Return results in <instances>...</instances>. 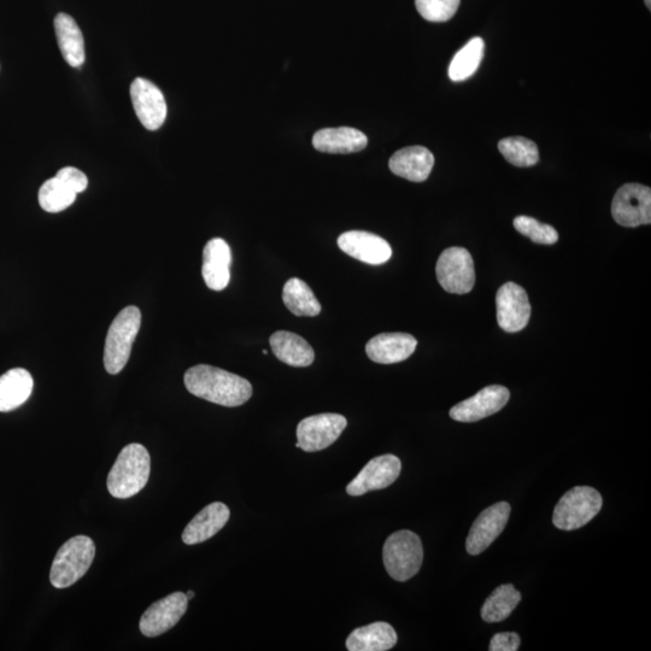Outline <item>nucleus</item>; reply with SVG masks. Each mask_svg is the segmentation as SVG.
Returning <instances> with one entry per match:
<instances>
[{"label": "nucleus", "instance_id": "nucleus-30", "mask_svg": "<svg viewBox=\"0 0 651 651\" xmlns=\"http://www.w3.org/2000/svg\"><path fill=\"white\" fill-rule=\"evenodd\" d=\"M76 193L58 178L45 181L40 187L39 204L48 213H60L75 202Z\"/></svg>", "mask_w": 651, "mask_h": 651}, {"label": "nucleus", "instance_id": "nucleus-13", "mask_svg": "<svg viewBox=\"0 0 651 651\" xmlns=\"http://www.w3.org/2000/svg\"><path fill=\"white\" fill-rule=\"evenodd\" d=\"M510 510L512 508H510L509 503L500 502L485 509L478 516L467 537L466 549L468 554L473 556L482 554L496 541L497 537L506 529Z\"/></svg>", "mask_w": 651, "mask_h": 651}, {"label": "nucleus", "instance_id": "nucleus-27", "mask_svg": "<svg viewBox=\"0 0 651 651\" xmlns=\"http://www.w3.org/2000/svg\"><path fill=\"white\" fill-rule=\"evenodd\" d=\"M485 44L482 38H473L457 52L449 67V78L455 82L465 81L477 72L484 58Z\"/></svg>", "mask_w": 651, "mask_h": 651}, {"label": "nucleus", "instance_id": "nucleus-12", "mask_svg": "<svg viewBox=\"0 0 651 651\" xmlns=\"http://www.w3.org/2000/svg\"><path fill=\"white\" fill-rule=\"evenodd\" d=\"M401 469V460L395 455L375 457L348 485L346 492L350 496H362L367 492L389 488L400 477Z\"/></svg>", "mask_w": 651, "mask_h": 651}, {"label": "nucleus", "instance_id": "nucleus-35", "mask_svg": "<svg viewBox=\"0 0 651 651\" xmlns=\"http://www.w3.org/2000/svg\"><path fill=\"white\" fill-rule=\"evenodd\" d=\"M187 598H189V601L192 600L193 597H195V592L189 591L186 594Z\"/></svg>", "mask_w": 651, "mask_h": 651}, {"label": "nucleus", "instance_id": "nucleus-33", "mask_svg": "<svg viewBox=\"0 0 651 651\" xmlns=\"http://www.w3.org/2000/svg\"><path fill=\"white\" fill-rule=\"evenodd\" d=\"M56 178L60 179L62 183L69 187L70 190L74 191L76 195L84 192L87 189V186H89V179H87L86 174L74 167L62 168L60 172L57 173Z\"/></svg>", "mask_w": 651, "mask_h": 651}, {"label": "nucleus", "instance_id": "nucleus-16", "mask_svg": "<svg viewBox=\"0 0 651 651\" xmlns=\"http://www.w3.org/2000/svg\"><path fill=\"white\" fill-rule=\"evenodd\" d=\"M338 246L346 255L372 266L384 265L392 256L391 246L385 239L363 231L343 233L338 238Z\"/></svg>", "mask_w": 651, "mask_h": 651}, {"label": "nucleus", "instance_id": "nucleus-1", "mask_svg": "<svg viewBox=\"0 0 651 651\" xmlns=\"http://www.w3.org/2000/svg\"><path fill=\"white\" fill-rule=\"evenodd\" d=\"M184 381L190 394L222 407L243 406L252 396V386L248 380L208 365L190 368L185 373Z\"/></svg>", "mask_w": 651, "mask_h": 651}, {"label": "nucleus", "instance_id": "nucleus-31", "mask_svg": "<svg viewBox=\"0 0 651 651\" xmlns=\"http://www.w3.org/2000/svg\"><path fill=\"white\" fill-rule=\"evenodd\" d=\"M514 227L523 236L538 244L553 245L559 240V233L553 226L542 224L530 216L515 217Z\"/></svg>", "mask_w": 651, "mask_h": 651}, {"label": "nucleus", "instance_id": "nucleus-32", "mask_svg": "<svg viewBox=\"0 0 651 651\" xmlns=\"http://www.w3.org/2000/svg\"><path fill=\"white\" fill-rule=\"evenodd\" d=\"M461 0H415L416 9L426 21L447 22L459 10Z\"/></svg>", "mask_w": 651, "mask_h": 651}, {"label": "nucleus", "instance_id": "nucleus-4", "mask_svg": "<svg viewBox=\"0 0 651 651\" xmlns=\"http://www.w3.org/2000/svg\"><path fill=\"white\" fill-rule=\"evenodd\" d=\"M140 326L142 313L134 306L123 309L110 325L104 348V366L109 374H119L126 367Z\"/></svg>", "mask_w": 651, "mask_h": 651}, {"label": "nucleus", "instance_id": "nucleus-18", "mask_svg": "<svg viewBox=\"0 0 651 651\" xmlns=\"http://www.w3.org/2000/svg\"><path fill=\"white\" fill-rule=\"evenodd\" d=\"M418 340L407 333H381L366 345V353L373 362L392 365L403 362L414 354Z\"/></svg>", "mask_w": 651, "mask_h": 651}, {"label": "nucleus", "instance_id": "nucleus-8", "mask_svg": "<svg viewBox=\"0 0 651 651\" xmlns=\"http://www.w3.org/2000/svg\"><path fill=\"white\" fill-rule=\"evenodd\" d=\"M437 279L443 289L455 295H466L473 290L475 271L472 255L463 248H449L437 262Z\"/></svg>", "mask_w": 651, "mask_h": 651}, {"label": "nucleus", "instance_id": "nucleus-9", "mask_svg": "<svg viewBox=\"0 0 651 651\" xmlns=\"http://www.w3.org/2000/svg\"><path fill=\"white\" fill-rule=\"evenodd\" d=\"M612 215L617 224L635 228L651 224V190L641 184H626L615 193Z\"/></svg>", "mask_w": 651, "mask_h": 651}, {"label": "nucleus", "instance_id": "nucleus-15", "mask_svg": "<svg viewBox=\"0 0 651 651\" xmlns=\"http://www.w3.org/2000/svg\"><path fill=\"white\" fill-rule=\"evenodd\" d=\"M510 392L507 387L491 385L479 391L468 400L456 404L450 410L451 419L459 422H477L494 415L508 403Z\"/></svg>", "mask_w": 651, "mask_h": 651}, {"label": "nucleus", "instance_id": "nucleus-34", "mask_svg": "<svg viewBox=\"0 0 651 651\" xmlns=\"http://www.w3.org/2000/svg\"><path fill=\"white\" fill-rule=\"evenodd\" d=\"M520 637L515 632L497 633L490 642V651H516L520 647Z\"/></svg>", "mask_w": 651, "mask_h": 651}, {"label": "nucleus", "instance_id": "nucleus-23", "mask_svg": "<svg viewBox=\"0 0 651 651\" xmlns=\"http://www.w3.org/2000/svg\"><path fill=\"white\" fill-rule=\"evenodd\" d=\"M397 644V633L390 624L373 623L359 627L346 639V648L350 651H386Z\"/></svg>", "mask_w": 651, "mask_h": 651}, {"label": "nucleus", "instance_id": "nucleus-36", "mask_svg": "<svg viewBox=\"0 0 651 651\" xmlns=\"http://www.w3.org/2000/svg\"><path fill=\"white\" fill-rule=\"evenodd\" d=\"M645 5H647L648 9H651V0H644Z\"/></svg>", "mask_w": 651, "mask_h": 651}, {"label": "nucleus", "instance_id": "nucleus-25", "mask_svg": "<svg viewBox=\"0 0 651 651\" xmlns=\"http://www.w3.org/2000/svg\"><path fill=\"white\" fill-rule=\"evenodd\" d=\"M34 381L23 368L11 369L0 377V412L8 413L26 403L31 397Z\"/></svg>", "mask_w": 651, "mask_h": 651}, {"label": "nucleus", "instance_id": "nucleus-5", "mask_svg": "<svg viewBox=\"0 0 651 651\" xmlns=\"http://www.w3.org/2000/svg\"><path fill=\"white\" fill-rule=\"evenodd\" d=\"M387 573L397 582H407L419 573L424 561V548L416 533L408 530L395 532L387 538L383 549Z\"/></svg>", "mask_w": 651, "mask_h": 651}, {"label": "nucleus", "instance_id": "nucleus-21", "mask_svg": "<svg viewBox=\"0 0 651 651\" xmlns=\"http://www.w3.org/2000/svg\"><path fill=\"white\" fill-rule=\"evenodd\" d=\"M367 144L366 134L350 127L321 129L313 138L314 148L326 154H354L366 149Z\"/></svg>", "mask_w": 651, "mask_h": 651}, {"label": "nucleus", "instance_id": "nucleus-6", "mask_svg": "<svg viewBox=\"0 0 651 651\" xmlns=\"http://www.w3.org/2000/svg\"><path fill=\"white\" fill-rule=\"evenodd\" d=\"M600 492L590 486H577L556 504L553 523L562 531H574L589 524L602 509Z\"/></svg>", "mask_w": 651, "mask_h": 651}, {"label": "nucleus", "instance_id": "nucleus-20", "mask_svg": "<svg viewBox=\"0 0 651 651\" xmlns=\"http://www.w3.org/2000/svg\"><path fill=\"white\" fill-rule=\"evenodd\" d=\"M433 166L434 156L424 146H409L397 151L389 162L392 173L413 183L426 181L430 177Z\"/></svg>", "mask_w": 651, "mask_h": 651}, {"label": "nucleus", "instance_id": "nucleus-24", "mask_svg": "<svg viewBox=\"0 0 651 651\" xmlns=\"http://www.w3.org/2000/svg\"><path fill=\"white\" fill-rule=\"evenodd\" d=\"M55 29L64 60L70 67L80 68L85 63V41L78 23L72 16L58 14L55 19Z\"/></svg>", "mask_w": 651, "mask_h": 651}, {"label": "nucleus", "instance_id": "nucleus-28", "mask_svg": "<svg viewBox=\"0 0 651 651\" xmlns=\"http://www.w3.org/2000/svg\"><path fill=\"white\" fill-rule=\"evenodd\" d=\"M521 601V594L513 585L507 584L497 588L485 601L482 617L486 623H501L506 620Z\"/></svg>", "mask_w": 651, "mask_h": 651}, {"label": "nucleus", "instance_id": "nucleus-7", "mask_svg": "<svg viewBox=\"0 0 651 651\" xmlns=\"http://www.w3.org/2000/svg\"><path fill=\"white\" fill-rule=\"evenodd\" d=\"M346 426H348V420L340 414L326 413L309 416L298 424L296 448L307 451V453L325 450L337 441Z\"/></svg>", "mask_w": 651, "mask_h": 651}, {"label": "nucleus", "instance_id": "nucleus-17", "mask_svg": "<svg viewBox=\"0 0 651 651\" xmlns=\"http://www.w3.org/2000/svg\"><path fill=\"white\" fill-rule=\"evenodd\" d=\"M231 263L232 251L226 240H209L203 251L202 275L210 290L222 291L230 284Z\"/></svg>", "mask_w": 651, "mask_h": 651}, {"label": "nucleus", "instance_id": "nucleus-19", "mask_svg": "<svg viewBox=\"0 0 651 651\" xmlns=\"http://www.w3.org/2000/svg\"><path fill=\"white\" fill-rule=\"evenodd\" d=\"M230 508L221 502H214L199 512L186 526L183 541L195 545L208 541L219 533L230 520Z\"/></svg>", "mask_w": 651, "mask_h": 651}, {"label": "nucleus", "instance_id": "nucleus-29", "mask_svg": "<svg viewBox=\"0 0 651 651\" xmlns=\"http://www.w3.org/2000/svg\"><path fill=\"white\" fill-rule=\"evenodd\" d=\"M498 150L515 167H532L539 161L538 146L532 140L523 137L502 139L498 144Z\"/></svg>", "mask_w": 651, "mask_h": 651}, {"label": "nucleus", "instance_id": "nucleus-10", "mask_svg": "<svg viewBox=\"0 0 651 651\" xmlns=\"http://www.w3.org/2000/svg\"><path fill=\"white\" fill-rule=\"evenodd\" d=\"M189 598L184 592H174V594L162 598L146 609L139 627L145 637H158L173 629L184 617Z\"/></svg>", "mask_w": 651, "mask_h": 651}, {"label": "nucleus", "instance_id": "nucleus-2", "mask_svg": "<svg viewBox=\"0 0 651 651\" xmlns=\"http://www.w3.org/2000/svg\"><path fill=\"white\" fill-rule=\"evenodd\" d=\"M151 457L142 444L132 443L121 450L108 475L110 495L127 500L139 494L149 482Z\"/></svg>", "mask_w": 651, "mask_h": 651}, {"label": "nucleus", "instance_id": "nucleus-11", "mask_svg": "<svg viewBox=\"0 0 651 651\" xmlns=\"http://www.w3.org/2000/svg\"><path fill=\"white\" fill-rule=\"evenodd\" d=\"M497 321L503 331L516 333L524 330L531 318L529 296L515 283L504 284L497 292Z\"/></svg>", "mask_w": 651, "mask_h": 651}, {"label": "nucleus", "instance_id": "nucleus-14", "mask_svg": "<svg viewBox=\"0 0 651 651\" xmlns=\"http://www.w3.org/2000/svg\"><path fill=\"white\" fill-rule=\"evenodd\" d=\"M133 108L142 125L149 131L161 128L167 119V103L163 93L149 80L138 78L132 82Z\"/></svg>", "mask_w": 651, "mask_h": 651}, {"label": "nucleus", "instance_id": "nucleus-26", "mask_svg": "<svg viewBox=\"0 0 651 651\" xmlns=\"http://www.w3.org/2000/svg\"><path fill=\"white\" fill-rule=\"evenodd\" d=\"M283 299L285 306L296 316H318L321 304L307 283L298 278H292L284 286Z\"/></svg>", "mask_w": 651, "mask_h": 651}, {"label": "nucleus", "instance_id": "nucleus-3", "mask_svg": "<svg viewBox=\"0 0 651 651\" xmlns=\"http://www.w3.org/2000/svg\"><path fill=\"white\" fill-rule=\"evenodd\" d=\"M96 556L90 537L76 536L64 543L52 562L50 582L56 589H67L89 572Z\"/></svg>", "mask_w": 651, "mask_h": 651}, {"label": "nucleus", "instance_id": "nucleus-22", "mask_svg": "<svg viewBox=\"0 0 651 651\" xmlns=\"http://www.w3.org/2000/svg\"><path fill=\"white\" fill-rule=\"evenodd\" d=\"M272 350L277 359L292 367H309L315 359L312 346L296 333L279 331L271 337Z\"/></svg>", "mask_w": 651, "mask_h": 651}]
</instances>
